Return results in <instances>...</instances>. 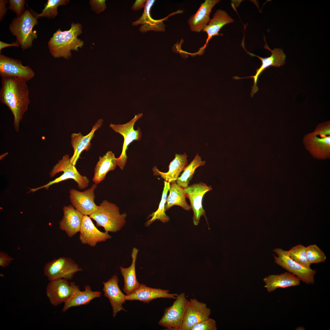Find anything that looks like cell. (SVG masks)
<instances>
[{"mask_svg": "<svg viewBox=\"0 0 330 330\" xmlns=\"http://www.w3.org/2000/svg\"><path fill=\"white\" fill-rule=\"evenodd\" d=\"M82 269L72 259L60 257L47 262L43 269L44 275L50 281L60 279L72 280Z\"/></svg>", "mask_w": 330, "mask_h": 330, "instance_id": "cell-7", "label": "cell"}, {"mask_svg": "<svg viewBox=\"0 0 330 330\" xmlns=\"http://www.w3.org/2000/svg\"><path fill=\"white\" fill-rule=\"evenodd\" d=\"M117 276L114 275L107 281L102 282L104 295L109 300L112 308L113 317H115L118 312L121 310L126 311L122 306L126 300V295L119 288Z\"/></svg>", "mask_w": 330, "mask_h": 330, "instance_id": "cell-18", "label": "cell"}, {"mask_svg": "<svg viewBox=\"0 0 330 330\" xmlns=\"http://www.w3.org/2000/svg\"><path fill=\"white\" fill-rule=\"evenodd\" d=\"M212 189L211 186H207L203 182L194 184L184 189L193 211V222L195 225H198L200 218L202 216L205 217L207 223L205 211L202 206V200L205 194Z\"/></svg>", "mask_w": 330, "mask_h": 330, "instance_id": "cell-12", "label": "cell"}, {"mask_svg": "<svg viewBox=\"0 0 330 330\" xmlns=\"http://www.w3.org/2000/svg\"><path fill=\"white\" fill-rule=\"evenodd\" d=\"M205 162L202 161L201 157L197 154L193 161L184 168L181 176L176 181L177 184L183 189L189 186L196 169L198 167L205 165Z\"/></svg>", "mask_w": 330, "mask_h": 330, "instance_id": "cell-30", "label": "cell"}, {"mask_svg": "<svg viewBox=\"0 0 330 330\" xmlns=\"http://www.w3.org/2000/svg\"><path fill=\"white\" fill-rule=\"evenodd\" d=\"M233 22L234 20L225 11L220 9L217 10L203 31L207 35L203 48L206 47L209 41L213 37L221 35L219 32L224 26Z\"/></svg>", "mask_w": 330, "mask_h": 330, "instance_id": "cell-26", "label": "cell"}, {"mask_svg": "<svg viewBox=\"0 0 330 330\" xmlns=\"http://www.w3.org/2000/svg\"><path fill=\"white\" fill-rule=\"evenodd\" d=\"M14 259L5 252H0V266L2 268L8 266Z\"/></svg>", "mask_w": 330, "mask_h": 330, "instance_id": "cell-39", "label": "cell"}, {"mask_svg": "<svg viewBox=\"0 0 330 330\" xmlns=\"http://www.w3.org/2000/svg\"><path fill=\"white\" fill-rule=\"evenodd\" d=\"M101 295V292L92 291L89 285H85V290L83 291H81L78 287L64 303L62 311L65 312L72 307L87 305L93 299L100 297Z\"/></svg>", "mask_w": 330, "mask_h": 330, "instance_id": "cell-25", "label": "cell"}, {"mask_svg": "<svg viewBox=\"0 0 330 330\" xmlns=\"http://www.w3.org/2000/svg\"><path fill=\"white\" fill-rule=\"evenodd\" d=\"M89 2L91 9L97 14L104 11L106 8L105 0H91Z\"/></svg>", "mask_w": 330, "mask_h": 330, "instance_id": "cell-38", "label": "cell"}, {"mask_svg": "<svg viewBox=\"0 0 330 330\" xmlns=\"http://www.w3.org/2000/svg\"><path fill=\"white\" fill-rule=\"evenodd\" d=\"M63 216L59 222V228L69 237L79 232L83 215L72 205L63 208Z\"/></svg>", "mask_w": 330, "mask_h": 330, "instance_id": "cell-19", "label": "cell"}, {"mask_svg": "<svg viewBox=\"0 0 330 330\" xmlns=\"http://www.w3.org/2000/svg\"><path fill=\"white\" fill-rule=\"evenodd\" d=\"M0 75L1 77H16L27 82L33 78L35 74L29 66L23 65L20 60L8 57L0 53Z\"/></svg>", "mask_w": 330, "mask_h": 330, "instance_id": "cell-14", "label": "cell"}, {"mask_svg": "<svg viewBox=\"0 0 330 330\" xmlns=\"http://www.w3.org/2000/svg\"><path fill=\"white\" fill-rule=\"evenodd\" d=\"M219 0H206L201 3L196 13L188 20V23L191 31L200 32L203 31L210 20L212 9Z\"/></svg>", "mask_w": 330, "mask_h": 330, "instance_id": "cell-22", "label": "cell"}, {"mask_svg": "<svg viewBox=\"0 0 330 330\" xmlns=\"http://www.w3.org/2000/svg\"><path fill=\"white\" fill-rule=\"evenodd\" d=\"M264 39L266 42V45H264V48L268 50L271 53V56L267 57H262L248 51L245 48L244 38H243L241 43V46L244 49L250 56L255 57L259 59L261 61L262 64L260 67L256 69L255 74L254 75L243 78H240L238 76L233 77V79L236 80L248 78L253 79L254 84L252 87L251 92V97L253 96L254 94L258 90L257 83L258 78L262 73L265 69L270 66L279 67L281 65H283L285 63L286 56L283 50L281 48H276L273 50H271L266 44L265 38Z\"/></svg>", "mask_w": 330, "mask_h": 330, "instance_id": "cell-10", "label": "cell"}, {"mask_svg": "<svg viewBox=\"0 0 330 330\" xmlns=\"http://www.w3.org/2000/svg\"><path fill=\"white\" fill-rule=\"evenodd\" d=\"M82 27L79 23H72L68 30L62 31L59 28L48 42V46L51 55L54 58L70 57L71 50L78 51L84 45L83 41L78 36L82 33Z\"/></svg>", "mask_w": 330, "mask_h": 330, "instance_id": "cell-2", "label": "cell"}, {"mask_svg": "<svg viewBox=\"0 0 330 330\" xmlns=\"http://www.w3.org/2000/svg\"><path fill=\"white\" fill-rule=\"evenodd\" d=\"M138 250L133 248L131 255L132 262L128 268L119 267L121 274L124 279V286L123 291L127 295L131 293L137 289L140 284L138 281L136 276L135 263Z\"/></svg>", "mask_w": 330, "mask_h": 330, "instance_id": "cell-27", "label": "cell"}, {"mask_svg": "<svg viewBox=\"0 0 330 330\" xmlns=\"http://www.w3.org/2000/svg\"><path fill=\"white\" fill-rule=\"evenodd\" d=\"M211 309L206 304L196 299L189 300L180 330H190L196 324L209 317Z\"/></svg>", "mask_w": 330, "mask_h": 330, "instance_id": "cell-16", "label": "cell"}, {"mask_svg": "<svg viewBox=\"0 0 330 330\" xmlns=\"http://www.w3.org/2000/svg\"><path fill=\"white\" fill-rule=\"evenodd\" d=\"M215 321L209 317L195 324L190 330H216Z\"/></svg>", "mask_w": 330, "mask_h": 330, "instance_id": "cell-36", "label": "cell"}, {"mask_svg": "<svg viewBox=\"0 0 330 330\" xmlns=\"http://www.w3.org/2000/svg\"><path fill=\"white\" fill-rule=\"evenodd\" d=\"M79 286L74 282L60 279L50 281L46 293L51 304L57 306L65 302Z\"/></svg>", "mask_w": 330, "mask_h": 330, "instance_id": "cell-13", "label": "cell"}, {"mask_svg": "<svg viewBox=\"0 0 330 330\" xmlns=\"http://www.w3.org/2000/svg\"><path fill=\"white\" fill-rule=\"evenodd\" d=\"M0 101L6 105L13 116V126L16 132L30 102L29 90L25 80L16 77H1Z\"/></svg>", "mask_w": 330, "mask_h": 330, "instance_id": "cell-1", "label": "cell"}, {"mask_svg": "<svg viewBox=\"0 0 330 330\" xmlns=\"http://www.w3.org/2000/svg\"><path fill=\"white\" fill-rule=\"evenodd\" d=\"M290 257L294 261L306 268H310L307 259L306 247L300 244L292 247L287 251Z\"/></svg>", "mask_w": 330, "mask_h": 330, "instance_id": "cell-33", "label": "cell"}, {"mask_svg": "<svg viewBox=\"0 0 330 330\" xmlns=\"http://www.w3.org/2000/svg\"><path fill=\"white\" fill-rule=\"evenodd\" d=\"M63 172V174L59 177L46 184L36 188H32L30 191L35 192L39 189H48L51 185L66 180L73 179L78 184L79 189H83L88 187L90 181L86 176L81 175L77 170L75 166L70 162L68 154H65L61 159L53 167L50 173V177H54L57 174Z\"/></svg>", "mask_w": 330, "mask_h": 330, "instance_id": "cell-6", "label": "cell"}, {"mask_svg": "<svg viewBox=\"0 0 330 330\" xmlns=\"http://www.w3.org/2000/svg\"><path fill=\"white\" fill-rule=\"evenodd\" d=\"M168 290L155 288L140 284L139 287L133 292L126 295V300H139L144 302L149 303L153 299L159 298H166L175 299L178 294L170 293Z\"/></svg>", "mask_w": 330, "mask_h": 330, "instance_id": "cell-21", "label": "cell"}, {"mask_svg": "<svg viewBox=\"0 0 330 330\" xmlns=\"http://www.w3.org/2000/svg\"><path fill=\"white\" fill-rule=\"evenodd\" d=\"M9 6L8 8L14 12L17 17L20 16L24 12V0H9Z\"/></svg>", "mask_w": 330, "mask_h": 330, "instance_id": "cell-37", "label": "cell"}, {"mask_svg": "<svg viewBox=\"0 0 330 330\" xmlns=\"http://www.w3.org/2000/svg\"><path fill=\"white\" fill-rule=\"evenodd\" d=\"M169 191V194L165 206L166 211L174 205L179 206L188 211L191 209L186 201L184 189L178 185L176 182L171 183Z\"/></svg>", "mask_w": 330, "mask_h": 330, "instance_id": "cell-29", "label": "cell"}, {"mask_svg": "<svg viewBox=\"0 0 330 330\" xmlns=\"http://www.w3.org/2000/svg\"><path fill=\"white\" fill-rule=\"evenodd\" d=\"M155 0H147L146 2L143 13L146 16H150V9L153 5Z\"/></svg>", "mask_w": 330, "mask_h": 330, "instance_id": "cell-42", "label": "cell"}, {"mask_svg": "<svg viewBox=\"0 0 330 330\" xmlns=\"http://www.w3.org/2000/svg\"><path fill=\"white\" fill-rule=\"evenodd\" d=\"M166 19L156 20L151 18L140 27V30L142 32L150 30L163 32L165 30V26L163 21Z\"/></svg>", "mask_w": 330, "mask_h": 330, "instance_id": "cell-35", "label": "cell"}, {"mask_svg": "<svg viewBox=\"0 0 330 330\" xmlns=\"http://www.w3.org/2000/svg\"><path fill=\"white\" fill-rule=\"evenodd\" d=\"M142 116V113L135 115L128 122L123 124H110L109 127L116 133L122 135L124 138L122 151L119 157L116 158L117 165L123 170L126 163L127 157L126 151L128 145L134 141H139L141 137L140 128L135 130L134 128L136 122Z\"/></svg>", "mask_w": 330, "mask_h": 330, "instance_id": "cell-11", "label": "cell"}, {"mask_svg": "<svg viewBox=\"0 0 330 330\" xmlns=\"http://www.w3.org/2000/svg\"><path fill=\"white\" fill-rule=\"evenodd\" d=\"M172 305L167 308L158 324L169 329L180 330L189 300L182 292L176 297Z\"/></svg>", "mask_w": 330, "mask_h": 330, "instance_id": "cell-8", "label": "cell"}, {"mask_svg": "<svg viewBox=\"0 0 330 330\" xmlns=\"http://www.w3.org/2000/svg\"><path fill=\"white\" fill-rule=\"evenodd\" d=\"M187 156L185 153L183 154H176L174 159L169 166L168 171L163 172L159 170L156 166L152 169L154 176H160L166 181L170 183L176 182L181 172L188 164Z\"/></svg>", "mask_w": 330, "mask_h": 330, "instance_id": "cell-24", "label": "cell"}, {"mask_svg": "<svg viewBox=\"0 0 330 330\" xmlns=\"http://www.w3.org/2000/svg\"><path fill=\"white\" fill-rule=\"evenodd\" d=\"M127 216L125 213L120 214L115 204L105 200L90 217L95 221L97 227H102L105 232L116 233L124 226Z\"/></svg>", "mask_w": 330, "mask_h": 330, "instance_id": "cell-3", "label": "cell"}, {"mask_svg": "<svg viewBox=\"0 0 330 330\" xmlns=\"http://www.w3.org/2000/svg\"><path fill=\"white\" fill-rule=\"evenodd\" d=\"M170 183L165 181L164 186L162 193L161 199L157 210L148 216L151 217L146 223V226H148L156 220H159L163 223L168 222L170 218L166 214L165 206L167 198V194L169 190Z\"/></svg>", "mask_w": 330, "mask_h": 330, "instance_id": "cell-31", "label": "cell"}, {"mask_svg": "<svg viewBox=\"0 0 330 330\" xmlns=\"http://www.w3.org/2000/svg\"><path fill=\"white\" fill-rule=\"evenodd\" d=\"M146 2V0H136L132 7V9L136 11L145 7Z\"/></svg>", "mask_w": 330, "mask_h": 330, "instance_id": "cell-41", "label": "cell"}, {"mask_svg": "<svg viewBox=\"0 0 330 330\" xmlns=\"http://www.w3.org/2000/svg\"><path fill=\"white\" fill-rule=\"evenodd\" d=\"M79 239L81 243L94 247L99 242L105 241L112 237L108 232L98 229L88 215H84L80 230Z\"/></svg>", "mask_w": 330, "mask_h": 330, "instance_id": "cell-17", "label": "cell"}, {"mask_svg": "<svg viewBox=\"0 0 330 330\" xmlns=\"http://www.w3.org/2000/svg\"><path fill=\"white\" fill-rule=\"evenodd\" d=\"M20 46L19 44L16 41L15 42H13L12 43H8L3 42L2 41H0V51L1 52V50L6 47H9V46H14V47H18Z\"/></svg>", "mask_w": 330, "mask_h": 330, "instance_id": "cell-43", "label": "cell"}, {"mask_svg": "<svg viewBox=\"0 0 330 330\" xmlns=\"http://www.w3.org/2000/svg\"><path fill=\"white\" fill-rule=\"evenodd\" d=\"M97 185L93 184L91 187L80 192L74 189L69 191V198L74 207L83 215L90 216L98 207L94 202V191Z\"/></svg>", "mask_w": 330, "mask_h": 330, "instance_id": "cell-15", "label": "cell"}, {"mask_svg": "<svg viewBox=\"0 0 330 330\" xmlns=\"http://www.w3.org/2000/svg\"><path fill=\"white\" fill-rule=\"evenodd\" d=\"M103 122L102 119H99L93 126L90 132L85 136L83 135L80 132L72 134L71 143L74 153L70 158V161L73 165L75 166L82 152L90 149L91 145V141L94 136L95 131L101 126Z\"/></svg>", "mask_w": 330, "mask_h": 330, "instance_id": "cell-20", "label": "cell"}, {"mask_svg": "<svg viewBox=\"0 0 330 330\" xmlns=\"http://www.w3.org/2000/svg\"><path fill=\"white\" fill-rule=\"evenodd\" d=\"M69 2V0H48L45 4L41 13L37 14L32 12L38 19L45 17L48 19L54 18L58 14V7L65 5Z\"/></svg>", "mask_w": 330, "mask_h": 330, "instance_id": "cell-32", "label": "cell"}, {"mask_svg": "<svg viewBox=\"0 0 330 330\" xmlns=\"http://www.w3.org/2000/svg\"><path fill=\"white\" fill-rule=\"evenodd\" d=\"M9 1L7 0H0V20L1 21L6 14L7 9L6 8V4Z\"/></svg>", "mask_w": 330, "mask_h": 330, "instance_id": "cell-40", "label": "cell"}, {"mask_svg": "<svg viewBox=\"0 0 330 330\" xmlns=\"http://www.w3.org/2000/svg\"><path fill=\"white\" fill-rule=\"evenodd\" d=\"M265 284L264 287L267 292H271L279 288H287L299 286L300 279L294 275L286 272L280 274L271 275L263 279Z\"/></svg>", "mask_w": 330, "mask_h": 330, "instance_id": "cell-23", "label": "cell"}, {"mask_svg": "<svg viewBox=\"0 0 330 330\" xmlns=\"http://www.w3.org/2000/svg\"><path fill=\"white\" fill-rule=\"evenodd\" d=\"M273 251L278 255H273L275 262L289 272L294 275L306 284H314V276L317 272L311 268H306L292 259L288 251L280 248H276Z\"/></svg>", "mask_w": 330, "mask_h": 330, "instance_id": "cell-9", "label": "cell"}, {"mask_svg": "<svg viewBox=\"0 0 330 330\" xmlns=\"http://www.w3.org/2000/svg\"><path fill=\"white\" fill-rule=\"evenodd\" d=\"M303 142L315 158L324 160L330 156V122L318 124L312 132L305 135Z\"/></svg>", "mask_w": 330, "mask_h": 330, "instance_id": "cell-4", "label": "cell"}, {"mask_svg": "<svg viewBox=\"0 0 330 330\" xmlns=\"http://www.w3.org/2000/svg\"><path fill=\"white\" fill-rule=\"evenodd\" d=\"M306 247L307 259L310 265L324 262L325 261L326 255L317 245H310Z\"/></svg>", "mask_w": 330, "mask_h": 330, "instance_id": "cell-34", "label": "cell"}, {"mask_svg": "<svg viewBox=\"0 0 330 330\" xmlns=\"http://www.w3.org/2000/svg\"><path fill=\"white\" fill-rule=\"evenodd\" d=\"M38 19L32 11L26 9L20 16L14 18L9 24L11 33L16 37V41L23 50L31 47L37 38L33 29L38 24Z\"/></svg>", "mask_w": 330, "mask_h": 330, "instance_id": "cell-5", "label": "cell"}, {"mask_svg": "<svg viewBox=\"0 0 330 330\" xmlns=\"http://www.w3.org/2000/svg\"><path fill=\"white\" fill-rule=\"evenodd\" d=\"M115 154L111 151L107 152L102 156H99V160L94 169L93 181L97 185L105 178L107 173L115 169L117 160Z\"/></svg>", "mask_w": 330, "mask_h": 330, "instance_id": "cell-28", "label": "cell"}]
</instances>
